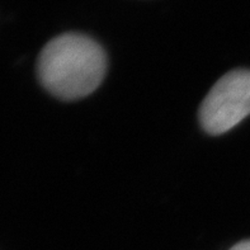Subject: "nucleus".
Here are the masks:
<instances>
[{
	"label": "nucleus",
	"mask_w": 250,
	"mask_h": 250,
	"mask_svg": "<svg viewBox=\"0 0 250 250\" xmlns=\"http://www.w3.org/2000/svg\"><path fill=\"white\" fill-rule=\"evenodd\" d=\"M107 56L101 44L82 33L52 38L40 52L38 79L61 101H76L92 94L104 79Z\"/></svg>",
	"instance_id": "f257e3e1"
},
{
	"label": "nucleus",
	"mask_w": 250,
	"mask_h": 250,
	"mask_svg": "<svg viewBox=\"0 0 250 250\" xmlns=\"http://www.w3.org/2000/svg\"><path fill=\"white\" fill-rule=\"evenodd\" d=\"M250 114V71L232 70L220 78L200 107L201 126L209 135H222Z\"/></svg>",
	"instance_id": "f03ea898"
},
{
	"label": "nucleus",
	"mask_w": 250,
	"mask_h": 250,
	"mask_svg": "<svg viewBox=\"0 0 250 250\" xmlns=\"http://www.w3.org/2000/svg\"><path fill=\"white\" fill-rule=\"evenodd\" d=\"M229 250H250V240L240 241V243L235 244L231 249Z\"/></svg>",
	"instance_id": "7ed1b4c3"
}]
</instances>
